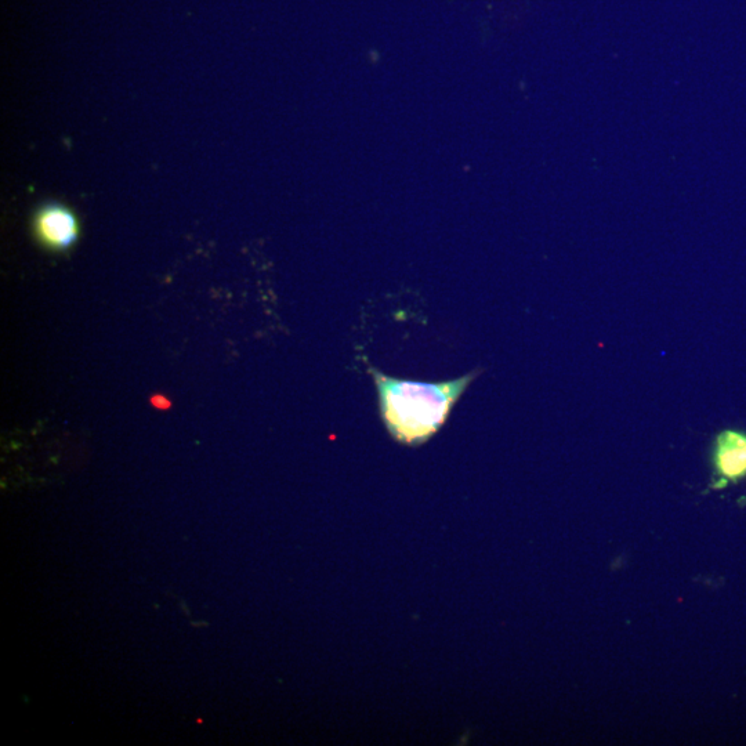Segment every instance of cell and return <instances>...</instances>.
<instances>
[{"mask_svg":"<svg viewBox=\"0 0 746 746\" xmlns=\"http://www.w3.org/2000/svg\"><path fill=\"white\" fill-rule=\"evenodd\" d=\"M36 234L52 249H68L78 238L75 216L64 206L50 205L36 216Z\"/></svg>","mask_w":746,"mask_h":746,"instance_id":"2","label":"cell"},{"mask_svg":"<svg viewBox=\"0 0 746 746\" xmlns=\"http://www.w3.org/2000/svg\"><path fill=\"white\" fill-rule=\"evenodd\" d=\"M378 390L380 414L398 443L420 445L429 441L447 422L477 373L440 383H420L390 378L369 368Z\"/></svg>","mask_w":746,"mask_h":746,"instance_id":"1","label":"cell"},{"mask_svg":"<svg viewBox=\"0 0 746 746\" xmlns=\"http://www.w3.org/2000/svg\"><path fill=\"white\" fill-rule=\"evenodd\" d=\"M713 465L724 481H740L746 477V433L724 430L716 438Z\"/></svg>","mask_w":746,"mask_h":746,"instance_id":"3","label":"cell"}]
</instances>
